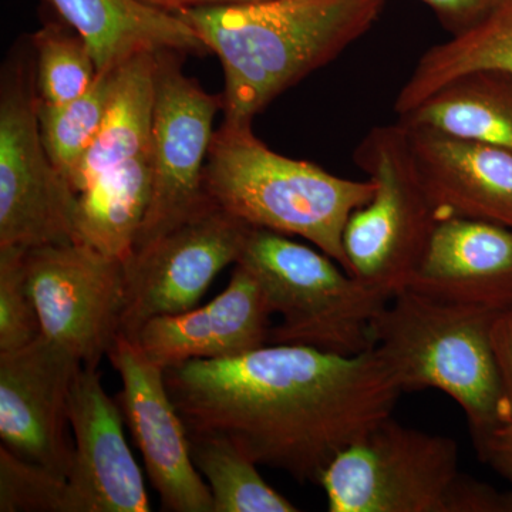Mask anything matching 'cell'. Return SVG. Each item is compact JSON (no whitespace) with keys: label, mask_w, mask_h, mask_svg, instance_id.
<instances>
[{"label":"cell","mask_w":512,"mask_h":512,"mask_svg":"<svg viewBox=\"0 0 512 512\" xmlns=\"http://www.w3.org/2000/svg\"><path fill=\"white\" fill-rule=\"evenodd\" d=\"M474 446L480 460L503 477L512 490V419L495 427Z\"/></svg>","instance_id":"30"},{"label":"cell","mask_w":512,"mask_h":512,"mask_svg":"<svg viewBox=\"0 0 512 512\" xmlns=\"http://www.w3.org/2000/svg\"><path fill=\"white\" fill-rule=\"evenodd\" d=\"M156 53L143 52L120 64L99 134L70 185L80 194L99 175L151 153Z\"/></svg>","instance_id":"19"},{"label":"cell","mask_w":512,"mask_h":512,"mask_svg":"<svg viewBox=\"0 0 512 512\" xmlns=\"http://www.w3.org/2000/svg\"><path fill=\"white\" fill-rule=\"evenodd\" d=\"M387 0H259L177 15L220 59L225 120L252 121L372 28Z\"/></svg>","instance_id":"2"},{"label":"cell","mask_w":512,"mask_h":512,"mask_svg":"<svg viewBox=\"0 0 512 512\" xmlns=\"http://www.w3.org/2000/svg\"><path fill=\"white\" fill-rule=\"evenodd\" d=\"M165 386L188 433L227 437L258 466L313 485L345 448L393 416L403 394L375 349L346 356L271 343L167 367Z\"/></svg>","instance_id":"1"},{"label":"cell","mask_w":512,"mask_h":512,"mask_svg":"<svg viewBox=\"0 0 512 512\" xmlns=\"http://www.w3.org/2000/svg\"><path fill=\"white\" fill-rule=\"evenodd\" d=\"M456 36L483 22L503 0H420Z\"/></svg>","instance_id":"28"},{"label":"cell","mask_w":512,"mask_h":512,"mask_svg":"<svg viewBox=\"0 0 512 512\" xmlns=\"http://www.w3.org/2000/svg\"><path fill=\"white\" fill-rule=\"evenodd\" d=\"M238 264L254 274L272 315L268 345L359 355L373 349V323L390 299L360 284L320 249L251 228Z\"/></svg>","instance_id":"5"},{"label":"cell","mask_w":512,"mask_h":512,"mask_svg":"<svg viewBox=\"0 0 512 512\" xmlns=\"http://www.w3.org/2000/svg\"><path fill=\"white\" fill-rule=\"evenodd\" d=\"M480 70L512 73V0H503L474 28L427 50L394 101V111L410 113L441 87Z\"/></svg>","instance_id":"22"},{"label":"cell","mask_w":512,"mask_h":512,"mask_svg":"<svg viewBox=\"0 0 512 512\" xmlns=\"http://www.w3.org/2000/svg\"><path fill=\"white\" fill-rule=\"evenodd\" d=\"M400 124L439 221L466 218L512 228V151Z\"/></svg>","instance_id":"16"},{"label":"cell","mask_w":512,"mask_h":512,"mask_svg":"<svg viewBox=\"0 0 512 512\" xmlns=\"http://www.w3.org/2000/svg\"><path fill=\"white\" fill-rule=\"evenodd\" d=\"M150 198V154L99 175L77 195V242L127 266Z\"/></svg>","instance_id":"21"},{"label":"cell","mask_w":512,"mask_h":512,"mask_svg":"<svg viewBox=\"0 0 512 512\" xmlns=\"http://www.w3.org/2000/svg\"><path fill=\"white\" fill-rule=\"evenodd\" d=\"M60 18L83 37L97 72L114 69L143 52L173 50L207 55L200 36L177 13L141 0H49Z\"/></svg>","instance_id":"18"},{"label":"cell","mask_w":512,"mask_h":512,"mask_svg":"<svg viewBox=\"0 0 512 512\" xmlns=\"http://www.w3.org/2000/svg\"><path fill=\"white\" fill-rule=\"evenodd\" d=\"M180 56L156 53L151 198L133 256L212 204L202 178L222 97L185 76Z\"/></svg>","instance_id":"9"},{"label":"cell","mask_w":512,"mask_h":512,"mask_svg":"<svg viewBox=\"0 0 512 512\" xmlns=\"http://www.w3.org/2000/svg\"><path fill=\"white\" fill-rule=\"evenodd\" d=\"M251 123L225 120L215 131L202 178L205 194L251 227L306 239L346 271L343 231L373 197L375 183L281 156L255 137Z\"/></svg>","instance_id":"3"},{"label":"cell","mask_w":512,"mask_h":512,"mask_svg":"<svg viewBox=\"0 0 512 512\" xmlns=\"http://www.w3.org/2000/svg\"><path fill=\"white\" fill-rule=\"evenodd\" d=\"M409 288L443 301L500 313L512 308V228L439 221Z\"/></svg>","instance_id":"17"},{"label":"cell","mask_w":512,"mask_h":512,"mask_svg":"<svg viewBox=\"0 0 512 512\" xmlns=\"http://www.w3.org/2000/svg\"><path fill=\"white\" fill-rule=\"evenodd\" d=\"M26 282L43 336L99 369L121 333L124 262L80 242L26 249Z\"/></svg>","instance_id":"10"},{"label":"cell","mask_w":512,"mask_h":512,"mask_svg":"<svg viewBox=\"0 0 512 512\" xmlns=\"http://www.w3.org/2000/svg\"><path fill=\"white\" fill-rule=\"evenodd\" d=\"M83 363L46 336L0 352V439L10 453L67 478L70 396Z\"/></svg>","instance_id":"12"},{"label":"cell","mask_w":512,"mask_h":512,"mask_svg":"<svg viewBox=\"0 0 512 512\" xmlns=\"http://www.w3.org/2000/svg\"><path fill=\"white\" fill-rule=\"evenodd\" d=\"M497 315L406 288L373 323V349L402 392L447 394L466 414L474 444L505 421L490 338Z\"/></svg>","instance_id":"4"},{"label":"cell","mask_w":512,"mask_h":512,"mask_svg":"<svg viewBox=\"0 0 512 512\" xmlns=\"http://www.w3.org/2000/svg\"><path fill=\"white\" fill-rule=\"evenodd\" d=\"M35 50L37 100L60 106L82 96L97 76L92 53L69 25L47 23L30 36Z\"/></svg>","instance_id":"25"},{"label":"cell","mask_w":512,"mask_h":512,"mask_svg":"<svg viewBox=\"0 0 512 512\" xmlns=\"http://www.w3.org/2000/svg\"><path fill=\"white\" fill-rule=\"evenodd\" d=\"M124 417L99 369L83 367L70 396L74 433L67 512H150L143 474L124 436Z\"/></svg>","instance_id":"14"},{"label":"cell","mask_w":512,"mask_h":512,"mask_svg":"<svg viewBox=\"0 0 512 512\" xmlns=\"http://www.w3.org/2000/svg\"><path fill=\"white\" fill-rule=\"evenodd\" d=\"M399 121L512 151V73L464 74Z\"/></svg>","instance_id":"20"},{"label":"cell","mask_w":512,"mask_h":512,"mask_svg":"<svg viewBox=\"0 0 512 512\" xmlns=\"http://www.w3.org/2000/svg\"><path fill=\"white\" fill-rule=\"evenodd\" d=\"M165 12L178 13L188 9L217 8V6L242 5L259 0H141Z\"/></svg>","instance_id":"31"},{"label":"cell","mask_w":512,"mask_h":512,"mask_svg":"<svg viewBox=\"0 0 512 512\" xmlns=\"http://www.w3.org/2000/svg\"><path fill=\"white\" fill-rule=\"evenodd\" d=\"M355 163L376 188L370 201L346 222V271L360 284L392 299L409 288L439 218L399 121L373 127L357 146Z\"/></svg>","instance_id":"6"},{"label":"cell","mask_w":512,"mask_h":512,"mask_svg":"<svg viewBox=\"0 0 512 512\" xmlns=\"http://www.w3.org/2000/svg\"><path fill=\"white\" fill-rule=\"evenodd\" d=\"M192 461L212 495L214 512H296L291 501L274 490L258 464L227 437L188 433Z\"/></svg>","instance_id":"23"},{"label":"cell","mask_w":512,"mask_h":512,"mask_svg":"<svg viewBox=\"0 0 512 512\" xmlns=\"http://www.w3.org/2000/svg\"><path fill=\"white\" fill-rule=\"evenodd\" d=\"M251 228L211 204L134 255L121 333L134 339L147 320L195 308L215 276L238 264Z\"/></svg>","instance_id":"11"},{"label":"cell","mask_w":512,"mask_h":512,"mask_svg":"<svg viewBox=\"0 0 512 512\" xmlns=\"http://www.w3.org/2000/svg\"><path fill=\"white\" fill-rule=\"evenodd\" d=\"M25 252L0 248V352L25 348L43 335L26 282Z\"/></svg>","instance_id":"26"},{"label":"cell","mask_w":512,"mask_h":512,"mask_svg":"<svg viewBox=\"0 0 512 512\" xmlns=\"http://www.w3.org/2000/svg\"><path fill=\"white\" fill-rule=\"evenodd\" d=\"M107 357L123 384L117 403L163 510L214 512L210 488L192 461L187 426L165 386L164 367L123 333Z\"/></svg>","instance_id":"13"},{"label":"cell","mask_w":512,"mask_h":512,"mask_svg":"<svg viewBox=\"0 0 512 512\" xmlns=\"http://www.w3.org/2000/svg\"><path fill=\"white\" fill-rule=\"evenodd\" d=\"M117 67L97 72L92 86L69 103L52 106L37 100V123L43 146L69 184L99 134Z\"/></svg>","instance_id":"24"},{"label":"cell","mask_w":512,"mask_h":512,"mask_svg":"<svg viewBox=\"0 0 512 512\" xmlns=\"http://www.w3.org/2000/svg\"><path fill=\"white\" fill-rule=\"evenodd\" d=\"M272 312L254 274L235 265L225 291L201 308L147 320L133 342L157 365L229 359L268 345Z\"/></svg>","instance_id":"15"},{"label":"cell","mask_w":512,"mask_h":512,"mask_svg":"<svg viewBox=\"0 0 512 512\" xmlns=\"http://www.w3.org/2000/svg\"><path fill=\"white\" fill-rule=\"evenodd\" d=\"M16 56L0 84V248L77 242V194L50 160L37 123L35 64Z\"/></svg>","instance_id":"8"},{"label":"cell","mask_w":512,"mask_h":512,"mask_svg":"<svg viewBox=\"0 0 512 512\" xmlns=\"http://www.w3.org/2000/svg\"><path fill=\"white\" fill-rule=\"evenodd\" d=\"M0 511L67 512V480L2 446Z\"/></svg>","instance_id":"27"},{"label":"cell","mask_w":512,"mask_h":512,"mask_svg":"<svg viewBox=\"0 0 512 512\" xmlns=\"http://www.w3.org/2000/svg\"><path fill=\"white\" fill-rule=\"evenodd\" d=\"M453 437L387 417L326 468L330 512H448L461 477Z\"/></svg>","instance_id":"7"},{"label":"cell","mask_w":512,"mask_h":512,"mask_svg":"<svg viewBox=\"0 0 512 512\" xmlns=\"http://www.w3.org/2000/svg\"><path fill=\"white\" fill-rule=\"evenodd\" d=\"M491 348L503 389L505 421L512 419V308L498 313L491 323Z\"/></svg>","instance_id":"29"}]
</instances>
